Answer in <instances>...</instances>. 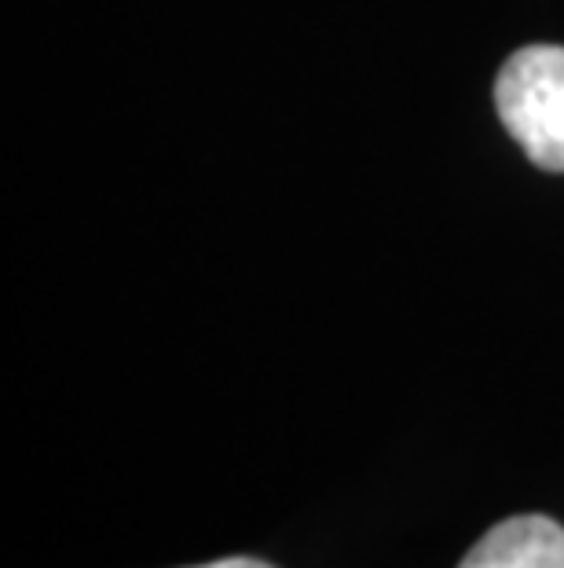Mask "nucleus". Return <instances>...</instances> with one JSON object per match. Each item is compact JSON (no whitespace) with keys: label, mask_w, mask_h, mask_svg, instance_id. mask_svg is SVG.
<instances>
[{"label":"nucleus","mask_w":564,"mask_h":568,"mask_svg":"<svg viewBox=\"0 0 564 568\" xmlns=\"http://www.w3.org/2000/svg\"><path fill=\"white\" fill-rule=\"evenodd\" d=\"M495 106L532 165L564 173V48L527 44L499 70Z\"/></svg>","instance_id":"nucleus-1"},{"label":"nucleus","mask_w":564,"mask_h":568,"mask_svg":"<svg viewBox=\"0 0 564 568\" xmlns=\"http://www.w3.org/2000/svg\"><path fill=\"white\" fill-rule=\"evenodd\" d=\"M459 568H564V528L543 514L510 517L484 531Z\"/></svg>","instance_id":"nucleus-2"},{"label":"nucleus","mask_w":564,"mask_h":568,"mask_svg":"<svg viewBox=\"0 0 564 568\" xmlns=\"http://www.w3.org/2000/svg\"><path fill=\"white\" fill-rule=\"evenodd\" d=\"M195 568H275L260 558H221V561H209V565H195Z\"/></svg>","instance_id":"nucleus-3"}]
</instances>
